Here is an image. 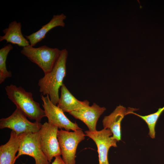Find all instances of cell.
Returning <instances> with one entry per match:
<instances>
[{
    "label": "cell",
    "instance_id": "obj_11",
    "mask_svg": "<svg viewBox=\"0 0 164 164\" xmlns=\"http://www.w3.org/2000/svg\"><path fill=\"white\" fill-rule=\"evenodd\" d=\"M27 134H19L12 131L8 142L0 146V164H13L16 153Z\"/></svg>",
    "mask_w": 164,
    "mask_h": 164
},
{
    "label": "cell",
    "instance_id": "obj_3",
    "mask_svg": "<svg viewBox=\"0 0 164 164\" xmlns=\"http://www.w3.org/2000/svg\"><path fill=\"white\" fill-rule=\"evenodd\" d=\"M61 50L46 45L35 48L30 45L22 47L21 53L43 71L44 74L50 72L61 53Z\"/></svg>",
    "mask_w": 164,
    "mask_h": 164
},
{
    "label": "cell",
    "instance_id": "obj_10",
    "mask_svg": "<svg viewBox=\"0 0 164 164\" xmlns=\"http://www.w3.org/2000/svg\"><path fill=\"white\" fill-rule=\"evenodd\" d=\"M106 110L104 107H101L96 104L93 103L91 106L84 107L69 113L75 118L84 123L89 131L94 132L97 130V121Z\"/></svg>",
    "mask_w": 164,
    "mask_h": 164
},
{
    "label": "cell",
    "instance_id": "obj_13",
    "mask_svg": "<svg viewBox=\"0 0 164 164\" xmlns=\"http://www.w3.org/2000/svg\"><path fill=\"white\" fill-rule=\"evenodd\" d=\"M66 18V16L63 13L54 15L50 20L39 30L30 35H25V36L29 41L30 45L34 47L43 39L47 33L52 29L57 26L64 27L65 24L64 21Z\"/></svg>",
    "mask_w": 164,
    "mask_h": 164
},
{
    "label": "cell",
    "instance_id": "obj_1",
    "mask_svg": "<svg viewBox=\"0 0 164 164\" xmlns=\"http://www.w3.org/2000/svg\"><path fill=\"white\" fill-rule=\"evenodd\" d=\"M68 52L61 50L60 55L52 70L39 79L38 84L39 91L43 95H48L51 102L57 104L60 99L59 90L63 84L66 75V62Z\"/></svg>",
    "mask_w": 164,
    "mask_h": 164
},
{
    "label": "cell",
    "instance_id": "obj_15",
    "mask_svg": "<svg viewBox=\"0 0 164 164\" xmlns=\"http://www.w3.org/2000/svg\"><path fill=\"white\" fill-rule=\"evenodd\" d=\"M20 22L14 21L10 22L8 28L3 30L4 35L0 36V41L5 40L7 43L16 44L22 47L30 45L29 41L22 35Z\"/></svg>",
    "mask_w": 164,
    "mask_h": 164
},
{
    "label": "cell",
    "instance_id": "obj_14",
    "mask_svg": "<svg viewBox=\"0 0 164 164\" xmlns=\"http://www.w3.org/2000/svg\"><path fill=\"white\" fill-rule=\"evenodd\" d=\"M60 89V96L57 106L64 112L69 113L89 106L87 100L81 101L76 98L64 84Z\"/></svg>",
    "mask_w": 164,
    "mask_h": 164
},
{
    "label": "cell",
    "instance_id": "obj_18",
    "mask_svg": "<svg viewBox=\"0 0 164 164\" xmlns=\"http://www.w3.org/2000/svg\"><path fill=\"white\" fill-rule=\"evenodd\" d=\"M53 161L51 163L49 164H67L63 160L60 155L55 157Z\"/></svg>",
    "mask_w": 164,
    "mask_h": 164
},
{
    "label": "cell",
    "instance_id": "obj_9",
    "mask_svg": "<svg viewBox=\"0 0 164 164\" xmlns=\"http://www.w3.org/2000/svg\"><path fill=\"white\" fill-rule=\"evenodd\" d=\"M85 133L97 145L99 164H109L108 156L109 150L111 147H117V141L113 137L111 131L109 129L104 128L100 131H85Z\"/></svg>",
    "mask_w": 164,
    "mask_h": 164
},
{
    "label": "cell",
    "instance_id": "obj_12",
    "mask_svg": "<svg viewBox=\"0 0 164 164\" xmlns=\"http://www.w3.org/2000/svg\"><path fill=\"white\" fill-rule=\"evenodd\" d=\"M127 111L126 108L120 105L109 115L105 116L102 120L104 128L110 129L113 137L117 141L121 140V123Z\"/></svg>",
    "mask_w": 164,
    "mask_h": 164
},
{
    "label": "cell",
    "instance_id": "obj_8",
    "mask_svg": "<svg viewBox=\"0 0 164 164\" xmlns=\"http://www.w3.org/2000/svg\"><path fill=\"white\" fill-rule=\"evenodd\" d=\"M18 152L13 164L16 159L22 155L32 157L35 160V164H49L41 147L39 131L27 133L21 143Z\"/></svg>",
    "mask_w": 164,
    "mask_h": 164
},
{
    "label": "cell",
    "instance_id": "obj_4",
    "mask_svg": "<svg viewBox=\"0 0 164 164\" xmlns=\"http://www.w3.org/2000/svg\"><path fill=\"white\" fill-rule=\"evenodd\" d=\"M82 129L70 132L62 129L58 131L57 138L62 159L67 164H75L76 153L78 144L85 139Z\"/></svg>",
    "mask_w": 164,
    "mask_h": 164
},
{
    "label": "cell",
    "instance_id": "obj_16",
    "mask_svg": "<svg viewBox=\"0 0 164 164\" xmlns=\"http://www.w3.org/2000/svg\"><path fill=\"white\" fill-rule=\"evenodd\" d=\"M133 109L130 108L127 109L126 115L128 114H134L140 118L147 124L149 129V135L152 138L155 137V126L159 116L164 111V106L159 108L156 112L148 115L142 116L135 113L133 111Z\"/></svg>",
    "mask_w": 164,
    "mask_h": 164
},
{
    "label": "cell",
    "instance_id": "obj_5",
    "mask_svg": "<svg viewBox=\"0 0 164 164\" xmlns=\"http://www.w3.org/2000/svg\"><path fill=\"white\" fill-rule=\"evenodd\" d=\"M42 125L40 122L35 121L32 122L29 121L17 108L11 115L0 120V129L8 128L19 134L38 132Z\"/></svg>",
    "mask_w": 164,
    "mask_h": 164
},
{
    "label": "cell",
    "instance_id": "obj_17",
    "mask_svg": "<svg viewBox=\"0 0 164 164\" xmlns=\"http://www.w3.org/2000/svg\"><path fill=\"white\" fill-rule=\"evenodd\" d=\"M13 47L9 43L0 49V84L4 82L7 78L12 76L11 72L8 71L6 68V61L9 52Z\"/></svg>",
    "mask_w": 164,
    "mask_h": 164
},
{
    "label": "cell",
    "instance_id": "obj_2",
    "mask_svg": "<svg viewBox=\"0 0 164 164\" xmlns=\"http://www.w3.org/2000/svg\"><path fill=\"white\" fill-rule=\"evenodd\" d=\"M5 89L8 98L26 117L40 122L45 117L44 110L41 108L39 104L34 100L31 92L12 84L6 86Z\"/></svg>",
    "mask_w": 164,
    "mask_h": 164
},
{
    "label": "cell",
    "instance_id": "obj_6",
    "mask_svg": "<svg viewBox=\"0 0 164 164\" xmlns=\"http://www.w3.org/2000/svg\"><path fill=\"white\" fill-rule=\"evenodd\" d=\"M58 129L46 122L42 124L39 131L41 147L50 163L53 157L61 155L57 136Z\"/></svg>",
    "mask_w": 164,
    "mask_h": 164
},
{
    "label": "cell",
    "instance_id": "obj_7",
    "mask_svg": "<svg viewBox=\"0 0 164 164\" xmlns=\"http://www.w3.org/2000/svg\"><path fill=\"white\" fill-rule=\"evenodd\" d=\"M41 97L48 122L61 129L63 128L67 131L72 130L74 131L82 129L76 123L71 121L61 109L51 102L48 95L45 96L42 94Z\"/></svg>",
    "mask_w": 164,
    "mask_h": 164
}]
</instances>
